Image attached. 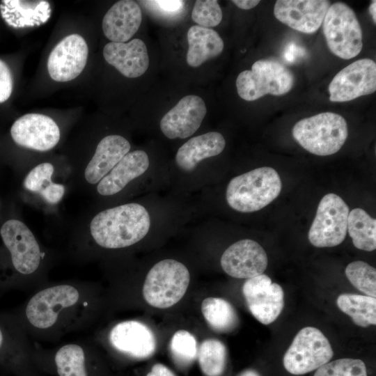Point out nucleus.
<instances>
[{
	"mask_svg": "<svg viewBox=\"0 0 376 376\" xmlns=\"http://www.w3.org/2000/svg\"><path fill=\"white\" fill-rule=\"evenodd\" d=\"M146 376H175L166 366L162 363L154 365Z\"/></svg>",
	"mask_w": 376,
	"mask_h": 376,
	"instance_id": "nucleus-38",
	"label": "nucleus"
},
{
	"mask_svg": "<svg viewBox=\"0 0 376 376\" xmlns=\"http://www.w3.org/2000/svg\"><path fill=\"white\" fill-rule=\"evenodd\" d=\"M330 51L343 59L357 56L363 47V33L354 10L343 2L330 5L322 22Z\"/></svg>",
	"mask_w": 376,
	"mask_h": 376,
	"instance_id": "nucleus-12",
	"label": "nucleus"
},
{
	"mask_svg": "<svg viewBox=\"0 0 376 376\" xmlns=\"http://www.w3.org/2000/svg\"><path fill=\"white\" fill-rule=\"evenodd\" d=\"M238 376H260L258 373L254 370L249 369L241 373Z\"/></svg>",
	"mask_w": 376,
	"mask_h": 376,
	"instance_id": "nucleus-41",
	"label": "nucleus"
},
{
	"mask_svg": "<svg viewBox=\"0 0 376 376\" xmlns=\"http://www.w3.org/2000/svg\"><path fill=\"white\" fill-rule=\"evenodd\" d=\"M198 363L206 376H221L226 368L227 351L219 340L207 339L198 351Z\"/></svg>",
	"mask_w": 376,
	"mask_h": 376,
	"instance_id": "nucleus-31",
	"label": "nucleus"
},
{
	"mask_svg": "<svg viewBox=\"0 0 376 376\" xmlns=\"http://www.w3.org/2000/svg\"><path fill=\"white\" fill-rule=\"evenodd\" d=\"M338 307L350 316L355 324L367 327L376 324V299L367 295L342 294L337 299Z\"/></svg>",
	"mask_w": 376,
	"mask_h": 376,
	"instance_id": "nucleus-29",
	"label": "nucleus"
},
{
	"mask_svg": "<svg viewBox=\"0 0 376 376\" xmlns=\"http://www.w3.org/2000/svg\"><path fill=\"white\" fill-rule=\"evenodd\" d=\"M281 180L276 171L263 166L233 178L226 198L228 205L240 212H253L272 202L280 194Z\"/></svg>",
	"mask_w": 376,
	"mask_h": 376,
	"instance_id": "nucleus-6",
	"label": "nucleus"
},
{
	"mask_svg": "<svg viewBox=\"0 0 376 376\" xmlns=\"http://www.w3.org/2000/svg\"><path fill=\"white\" fill-rule=\"evenodd\" d=\"M150 227L146 208L127 203L85 213L54 251L78 263H87L102 252L127 249L143 240Z\"/></svg>",
	"mask_w": 376,
	"mask_h": 376,
	"instance_id": "nucleus-2",
	"label": "nucleus"
},
{
	"mask_svg": "<svg viewBox=\"0 0 376 376\" xmlns=\"http://www.w3.org/2000/svg\"><path fill=\"white\" fill-rule=\"evenodd\" d=\"M225 146L223 135L217 132H209L192 137L178 150L176 164L184 171H192L202 160L219 155Z\"/></svg>",
	"mask_w": 376,
	"mask_h": 376,
	"instance_id": "nucleus-26",
	"label": "nucleus"
},
{
	"mask_svg": "<svg viewBox=\"0 0 376 376\" xmlns=\"http://www.w3.org/2000/svg\"><path fill=\"white\" fill-rule=\"evenodd\" d=\"M222 10L216 0H197L194 5L191 18L201 26H217L222 19Z\"/></svg>",
	"mask_w": 376,
	"mask_h": 376,
	"instance_id": "nucleus-35",
	"label": "nucleus"
},
{
	"mask_svg": "<svg viewBox=\"0 0 376 376\" xmlns=\"http://www.w3.org/2000/svg\"><path fill=\"white\" fill-rule=\"evenodd\" d=\"M141 20V10L137 3L132 0L118 1L104 15L102 31L111 42H125L136 33Z\"/></svg>",
	"mask_w": 376,
	"mask_h": 376,
	"instance_id": "nucleus-25",
	"label": "nucleus"
},
{
	"mask_svg": "<svg viewBox=\"0 0 376 376\" xmlns=\"http://www.w3.org/2000/svg\"><path fill=\"white\" fill-rule=\"evenodd\" d=\"M331 346L318 329L306 327L301 329L293 339L284 354L283 363L292 375H304L318 369L332 358Z\"/></svg>",
	"mask_w": 376,
	"mask_h": 376,
	"instance_id": "nucleus-13",
	"label": "nucleus"
},
{
	"mask_svg": "<svg viewBox=\"0 0 376 376\" xmlns=\"http://www.w3.org/2000/svg\"><path fill=\"white\" fill-rule=\"evenodd\" d=\"M267 253L256 241L239 240L225 250L221 258V266L229 276L237 279H250L262 274L267 267Z\"/></svg>",
	"mask_w": 376,
	"mask_h": 376,
	"instance_id": "nucleus-20",
	"label": "nucleus"
},
{
	"mask_svg": "<svg viewBox=\"0 0 376 376\" xmlns=\"http://www.w3.org/2000/svg\"><path fill=\"white\" fill-rule=\"evenodd\" d=\"M294 84L292 71L274 59L256 61L251 70L242 71L236 79L237 93L246 101L256 100L266 94L283 95L292 89Z\"/></svg>",
	"mask_w": 376,
	"mask_h": 376,
	"instance_id": "nucleus-10",
	"label": "nucleus"
},
{
	"mask_svg": "<svg viewBox=\"0 0 376 376\" xmlns=\"http://www.w3.org/2000/svg\"><path fill=\"white\" fill-rule=\"evenodd\" d=\"M369 13L371 15V17L373 18V20L374 23L376 22V1H373L370 3L369 8H368Z\"/></svg>",
	"mask_w": 376,
	"mask_h": 376,
	"instance_id": "nucleus-40",
	"label": "nucleus"
},
{
	"mask_svg": "<svg viewBox=\"0 0 376 376\" xmlns=\"http://www.w3.org/2000/svg\"><path fill=\"white\" fill-rule=\"evenodd\" d=\"M143 2L150 5H152L159 10H162L164 13H166L168 14H175L178 11H180L185 5V1L178 0L144 1Z\"/></svg>",
	"mask_w": 376,
	"mask_h": 376,
	"instance_id": "nucleus-37",
	"label": "nucleus"
},
{
	"mask_svg": "<svg viewBox=\"0 0 376 376\" xmlns=\"http://www.w3.org/2000/svg\"><path fill=\"white\" fill-rule=\"evenodd\" d=\"M189 281L190 274L185 265L173 259L162 260L147 274L142 288L143 297L153 307H171L182 298Z\"/></svg>",
	"mask_w": 376,
	"mask_h": 376,
	"instance_id": "nucleus-9",
	"label": "nucleus"
},
{
	"mask_svg": "<svg viewBox=\"0 0 376 376\" xmlns=\"http://www.w3.org/2000/svg\"><path fill=\"white\" fill-rule=\"evenodd\" d=\"M100 307L98 288L88 281L49 282L10 313L36 343H58L88 329Z\"/></svg>",
	"mask_w": 376,
	"mask_h": 376,
	"instance_id": "nucleus-1",
	"label": "nucleus"
},
{
	"mask_svg": "<svg viewBox=\"0 0 376 376\" xmlns=\"http://www.w3.org/2000/svg\"><path fill=\"white\" fill-rule=\"evenodd\" d=\"M345 275L359 290L372 297H376V270L369 264L357 260L345 268Z\"/></svg>",
	"mask_w": 376,
	"mask_h": 376,
	"instance_id": "nucleus-32",
	"label": "nucleus"
},
{
	"mask_svg": "<svg viewBox=\"0 0 376 376\" xmlns=\"http://www.w3.org/2000/svg\"><path fill=\"white\" fill-rule=\"evenodd\" d=\"M347 134L345 119L332 112L301 119L292 128L295 140L308 152L320 156L337 152L345 143Z\"/></svg>",
	"mask_w": 376,
	"mask_h": 376,
	"instance_id": "nucleus-7",
	"label": "nucleus"
},
{
	"mask_svg": "<svg viewBox=\"0 0 376 376\" xmlns=\"http://www.w3.org/2000/svg\"><path fill=\"white\" fill-rule=\"evenodd\" d=\"M10 132L15 144L36 152L52 150L61 138L57 123L50 116L41 113L22 116L13 123Z\"/></svg>",
	"mask_w": 376,
	"mask_h": 376,
	"instance_id": "nucleus-15",
	"label": "nucleus"
},
{
	"mask_svg": "<svg viewBox=\"0 0 376 376\" xmlns=\"http://www.w3.org/2000/svg\"><path fill=\"white\" fill-rule=\"evenodd\" d=\"M242 292L250 312L262 324L273 322L283 308L282 288L272 283L266 274L247 279L242 286Z\"/></svg>",
	"mask_w": 376,
	"mask_h": 376,
	"instance_id": "nucleus-17",
	"label": "nucleus"
},
{
	"mask_svg": "<svg viewBox=\"0 0 376 376\" xmlns=\"http://www.w3.org/2000/svg\"><path fill=\"white\" fill-rule=\"evenodd\" d=\"M232 2L238 8L249 10L256 7L259 3L258 0H233Z\"/></svg>",
	"mask_w": 376,
	"mask_h": 376,
	"instance_id": "nucleus-39",
	"label": "nucleus"
},
{
	"mask_svg": "<svg viewBox=\"0 0 376 376\" xmlns=\"http://www.w3.org/2000/svg\"><path fill=\"white\" fill-rule=\"evenodd\" d=\"M13 77L4 61L0 59V103L6 102L13 91Z\"/></svg>",
	"mask_w": 376,
	"mask_h": 376,
	"instance_id": "nucleus-36",
	"label": "nucleus"
},
{
	"mask_svg": "<svg viewBox=\"0 0 376 376\" xmlns=\"http://www.w3.org/2000/svg\"><path fill=\"white\" fill-rule=\"evenodd\" d=\"M313 376H367V370L363 361L345 358L327 362Z\"/></svg>",
	"mask_w": 376,
	"mask_h": 376,
	"instance_id": "nucleus-34",
	"label": "nucleus"
},
{
	"mask_svg": "<svg viewBox=\"0 0 376 376\" xmlns=\"http://www.w3.org/2000/svg\"><path fill=\"white\" fill-rule=\"evenodd\" d=\"M107 341L113 350L132 359L148 358L156 349V340L151 329L134 320L115 324L107 334Z\"/></svg>",
	"mask_w": 376,
	"mask_h": 376,
	"instance_id": "nucleus-18",
	"label": "nucleus"
},
{
	"mask_svg": "<svg viewBox=\"0 0 376 376\" xmlns=\"http://www.w3.org/2000/svg\"><path fill=\"white\" fill-rule=\"evenodd\" d=\"M347 231L356 248L366 251L376 249V220L364 210L354 208L349 212Z\"/></svg>",
	"mask_w": 376,
	"mask_h": 376,
	"instance_id": "nucleus-28",
	"label": "nucleus"
},
{
	"mask_svg": "<svg viewBox=\"0 0 376 376\" xmlns=\"http://www.w3.org/2000/svg\"><path fill=\"white\" fill-rule=\"evenodd\" d=\"M170 350L173 358L181 366L191 363L198 354L195 337L186 330H179L172 336Z\"/></svg>",
	"mask_w": 376,
	"mask_h": 376,
	"instance_id": "nucleus-33",
	"label": "nucleus"
},
{
	"mask_svg": "<svg viewBox=\"0 0 376 376\" xmlns=\"http://www.w3.org/2000/svg\"><path fill=\"white\" fill-rule=\"evenodd\" d=\"M24 171L22 188L26 200L46 213L56 211L71 187L68 163L41 160L30 163Z\"/></svg>",
	"mask_w": 376,
	"mask_h": 376,
	"instance_id": "nucleus-4",
	"label": "nucleus"
},
{
	"mask_svg": "<svg viewBox=\"0 0 376 376\" xmlns=\"http://www.w3.org/2000/svg\"><path fill=\"white\" fill-rule=\"evenodd\" d=\"M103 56L109 64L128 78L143 75L149 66L146 45L139 38L128 42H108L103 48Z\"/></svg>",
	"mask_w": 376,
	"mask_h": 376,
	"instance_id": "nucleus-24",
	"label": "nucleus"
},
{
	"mask_svg": "<svg viewBox=\"0 0 376 376\" xmlns=\"http://www.w3.org/2000/svg\"><path fill=\"white\" fill-rule=\"evenodd\" d=\"M329 6L330 2L326 0H278L274 15L295 31L312 33L322 24Z\"/></svg>",
	"mask_w": 376,
	"mask_h": 376,
	"instance_id": "nucleus-21",
	"label": "nucleus"
},
{
	"mask_svg": "<svg viewBox=\"0 0 376 376\" xmlns=\"http://www.w3.org/2000/svg\"><path fill=\"white\" fill-rule=\"evenodd\" d=\"M329 100L343 102L376 91V64L370 58L357 60L339 71L328 88Z\"/></svg>",
	"mask_w": 376,
	"mask_h": 376,
	"instance_id": "nucleus-16",
	"label": "nucleus"
},
{
	"mask_svg": "<svg viewBox=\"0 0 376 376\" xmlns=\"http://www.w3.org/2000/svg\"><path fill=\"white\" fill-rule=\"evenodd\" d=\"M347 205L334 193L326 194L320 201L315 219L308 232V240L316 247H332L345 240L347 231Z\"/></svg>",
	"mask_w": 376,
	"mask_h": 376,
	"instance_id": "nucleus-14",
	"label": "nucleus"
},
{
	"mask_svg": "<svg viewBox=\"0 0 376 376\" xmlns=\"http://www.w3.org/2000/svg\"><path fill=\"white\" fill-rule=\"evenodd\" d=\"M57 257L22 219H6L0 226V292L44 286Z\"/></svg>",
	"mask_w": 376,
	"mask_h": 376,
	"instance_id": "nucleus-3",
	"label": "nucleus"
},
{
	"mask_svg": "<svg viewBox=\"0 0 376 376\" xmlns=\"http://www.w3.org/2000/svg\"><path fill=\"white\" fill-rule=\"evenodd\" d=\"M88 47L84 38L71 34L63 38L52 50L47 70L52 79L66 82L77 77L84 69Z\"/></svg>",
	"mask_w": 376,
	"mask_h": 376,
	"instance_id": "nucleus-19",
	"label": "nucleus"
},
{
	"mask_svg": "<svg viewBox=\"0 0 376 376\" xmlns=\"http://www.w3.org/2000/svg\"><path fill=\"white\" fill-rule=\"evenodd\" d=\"M34 350L33 341L10 311L0 313V367L14 376H41Z\"/></svg>",
	"mask_w": 376,
	"mask_h": 376,
	"instance_id": "nucleus-8",
	"label": "nucleus"
},
{
	"mask_svg": "<svg viewBox=\"0 0 376 376\" xmlns=\"http://www.w3.org/2000/svg\"><path fill=\"white\" fill-rule=\"evenodd\" d=\"M150 164L148 154L141 150L130 151L95 187L93 192L100 198H110L122 193L142 175Z\"/></svg>",
	"mask_w": 376,
	"mask_h": 376,
	"instance_id": "nucleus-23",
	"label": "nucleus"
},
{
	"mask_svg": "<svg viewBox=\"0 0 376 376\" xmlns=\"http://www.w3.org/2000/svg\"><path fill=\"white\" fill-rule=\"evenodd\" d=\"M201 312L209 325L219 332L233 331L238 324V317L233 306L219 297H207L201 304Z\"/></svg>",
	"mask_w": 376,
	"mask_h": 376,
	"instance_id": "nucleus-30",
	"label": "nucleus"
},
{
	"mask_svg": "<svg viewBox=\"0 0 376 376\" xmlns=\"http://www.w3.org/2000/svg\"><path fill=\"white\" fill-rule=\"evenodd\" d=\"M188 50L187 63L193 68L201 65L206 61L217 57L224 49V42L217 31L195 25L187 34Z\"/></svg>",
	"mask_w": 376,
	"mask_h": 376,
	"instance_id": "nucleus-27",
	"label": "nucleus"
},
{
	"mask_svg": "<svg viewBox=\"0 0 376 376\" xmlns=\"http://www.w3.org/2000/svg\"><path fill=\"white\" fill-rule=\"evenodd\" d=\"M203 100L197 95H187L161 119L160 129L170 139H185L199 128L206 114Z\"/></svg>",
	"mask_w": 376,
	"mask_h": 376,
	"instance_id": "nucleus-22",
	"label": "nucleus"
},
{
	"mask_svg": "<svg viewBox=\"0 0 376 376\" xmlns=\"http://www.w3.org/2000/svg\"><path fill=\"white\" fill-rule=\"evenodd\" d=\"M129 141L119 134L102 137L91 155L71 171V187L88 193L127 154Z\"/></svg>",
	"mask_w": 376,
	"mask_h": 376,
	"instance_id": "nucleus-11",
	"label": "nucleus"
},
{
	"mask_svg": "<svg viewBox=\"0 0 376 376\" xmlns=\"http://www.w3.org/2000/svg\"><path fill=\"white\" fill-rule=\"evenodd\" d=\"M34 361L38 370L54 376H100L98 357L88 339L45 348L34 342Z\"/></svg>",
	"mask_w": 376,
	"mask_h": 376,
	"instance_id": "nucleus-5",
	"label": "nucleus"
}]
</instances>
